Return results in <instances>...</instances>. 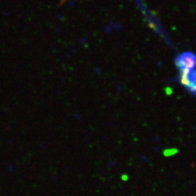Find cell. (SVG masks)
<instances>
[{"instance_id":"cell-1","label":"cell","mask_w":196,"mask_h":196,"mask_svg":"<svg viewBox=\"0 0 196 196\" xmlns=\"http://www.w3.org/2000/svg\"><path fill=\"white\" fill-rule=\"evenodd\" d=\"M175 64L179 71L193 70L196 67V56L190 52H182L176 57Z\"/></svg>"},{"instance_id":"cell-2","label":"cell","mask_w":196,"mask_h":196,"mask_svg":"<svg viewBox=\"0 0 196 196\" xmlns=\"http://www.w3.org/2000/svg\"><path fill=\"white\" fill-rule=\"evenodd\" d=\"M68 1V0H61V1H60V4H63L64 2H65V1Z\"/></svg>"}]
</instances>
